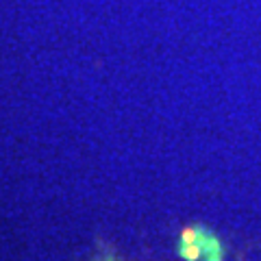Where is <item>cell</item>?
I'll return each mask as SVG.
<instances>
[{"label": "cell", "instance_id": "obj_1", "mask_svg": "<svg viewBox=\"0 0 261 261\" xmlns=\"http://www.w3.org/2000/svg\"><path fill=\"white\" fill-rule=\"evenodd\" d=\"M202 246V259L205 261H222V246L218 242V237L213 235H205V242L200 244Z\"/></svg>", "mask_w": 261, "mask_h": 261}, {"label": "cell", "instance_id": "obj_2", "mask_svg": "<svg viewBox=\"0 0 261 261\" xmlns=\"http://www.w3.org/2000/svg\"><path fill=\"white\" fill-rule=\"evenodd\" d=\"M179 257L185 259V261L202 259V246H200V244H181V246H179Z\"/></svg>", "mask_w": 261, "mask_h": 261}, {"label": "cell", "instance_id": "obj_3", "mask_svg": "<svg viewBox=\"0 0 261 261\" xmlns=\"http://www.w3.org/2000/svg\"><path fill=\"white\" fill-rule=\"evenodd\" d=\"M181 244H198V227H185L181 231Z\"/></svg>", "mask_w": 261, "mask_h": 261}]
</instances>
